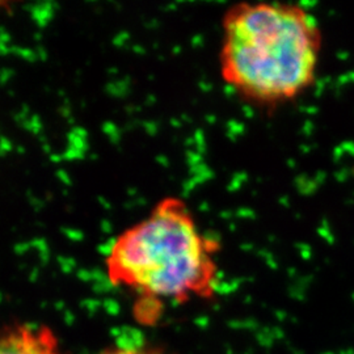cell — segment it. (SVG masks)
I'll use <instances>...</instances> for the list:
<instances>
[{
    "mask_svg": "<svg viewBox=\"0 0 354 354\" xmlns=\"http://www.w3.org/2000/svg\"><path fill=\"white\" fill-rule=\"evenodd\" d=\"M322 51V29L307 8L239 3L222 19L219 74L243 102L276 109L315 86Z\"/></svg>",
    "mask_w": 354,
    "mask_h": 354,
    "instance_id": "7a4b0ae2",
    "label": "cell"
},
{
    "mask_svg": "<svg viewBox=\"0 0 354 354\" xmlns=\"http://www.w3.org/2000/svg\"><path fill=\"white\" fill-rule=\"evenodd\" d=\"M99 354H171L165 348L155 345H129V346H112Z\"/></svg>",
    "mask_w": 354,
    "mask_h": 354,
    "instance_id": "277c9868",
    "label": "cell"
},
{
    "mask_svg": "<svg viewBox=\"0 0 354 354\" xmlns=\"http://www.w3.org/2000/svg\"><path fill=\"white\" fill-rule=\"evenodd\" d=\"M0 354H62L55 332L44 324H0Z\"/></svg>",
    "mask_w": 354,
    "mask_h": 354,
    "instance_id": "3957f363",
    "label": "cell"
},
{
    "mask_svg": "<svg viewBox=\"0 0 354 354\" xmlns=\"http://www.w3.org/2000/svg\"><path fill=\"white\" fill-rule=\"evenodd\" d=\"M8 6H10V3H7V1H0V12H1V10L7 8Z\"/></svg>",
    "mask_w": 354,
    "mask_h": 354,
    "instance_id": "5b68a950",
    "label": "cell"
},
{
    "mask_svg": "<svg viewBox=\"0 0 354 354\" xmlns=\"http://www.w3.org/2000/svg\"><path fill=\"white\" fill-rule=\"evenodd\" d=\"M219 252V241L203 231L184 198L168 196L117 235L104 266L111 285L137 297L138 320L153 323L167 302L214 298Z\"/></svg>",
    "mask_w": 354,
    "mask_h": 354,
    "instance_id": "6da1fadb",
    "label": "cell"
}]
</instances>
